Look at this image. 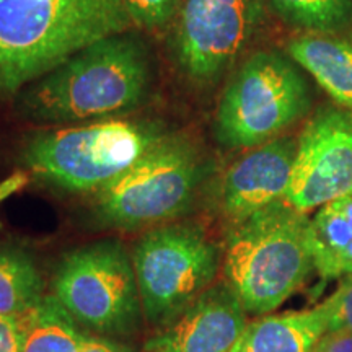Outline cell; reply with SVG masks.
Listing matches in <instances>:
<instances>
[{
	"label": "cell",
	"mask_w": 352,
	"mask_h": 352,
	"mask_svg": "<svg viewBox=\"0 0 352 352\" xmlns=\"http://www.w3.org/2000/svg\"><path fill=\"white\" fill-rule=\"evenodd\" d=\"M43 279L33 259L16 248H0V316L19 318L43 296Z\"/></svg>",
	"instance_id": "17"
},
{
	"label": "cell",
	"mask_w": 352,
	"mask_h": 352,
	"mask_svg": "<svg viewBox=\"0 0 352 352\" xmlns=\"http://www.w3.org/2000/svg\"><path fill=\"white\" fill-rule=\"evenodd\" d=\"M245 308L227 284L210 285L144 352H230L246 328Z\"/></svg>",
	"instance_id": "11"
},
{
	"label": "cell",
	"mask_w": 352,
	"mask_h": 352,
	"mask_svg": "<svg viewBox=\"0 0 352 352\" xmlns=\"http://www.w3.org/2000/svg\"><path fill=\"white\" fill-rule=\"evenodd\" d=\"M20 352H80L85 331L54 296L20 315Z\"/></svg>",
	"instance_id": "16"
},
{
	"label": "cell",
	"mask_w": 352,
	"mask_h": 352,
	"mask_svg": "<svg viewBox=\"0 0 352 352\" xmlns=\"http://www.w3.org/2000/svg\"><path fill=\"white\" fill-rule=\"evenodd\" d=\"M289 23L311 33H329L352 20V0H270Z\"/></svg>",
	"instance_id": "18"
},
{
	"label": "cell",
	"mask_w": 352,
	"mask_h": 352,
	"mask_svg": "<svg viewBox=\"0 0 352 352\" xmlns=\"http://www.w3.org/2000/svg\"><path fill=\"white\" fill-rule=\"evenodd\" d=\"M314 352H352V333L342 329L327 331L316 342Z\"/></svg>",
	"instance_id": "21"
},
{
	"label": "cell",
	"mask_w": 352,
	"mask_h": 352,
	"mask_svg": "<svg viewBox=\"0 0 352 352\" xmlns=\"http://www.w3.org/2000/svg\"><path fill=\"white\" fill-rule=\"evenodd\" d=\"M132 264L145 318L164 328L210 287L220 250L199 226L166 223L140 236Z\"/></svg>",
	"instance_id": "7"
},
{
	"label": "cell",
	"mask_w": 352,
	"mask_h": 352,
	"mask_svg": "<svg viewBox=\"0 0 352 352\" xmlns=\"http://www.w3.org/2000/svg\"><path fill=\"white\" fill-rule=\"evenodd\" d=\"M30 182V176L26 171H15V173L8 176V178L0 182V202L6 201L7 197H10L15 192H19L20 189H23Z\"/></svg>",
	"instance_id": "24"
},
{
	"label": "cell",
	"mask_w": 352,
	"mask_h": 352,
	"mask_svg": "<svg viewBox=\"0 0 352 352\" xmlns=\"http://www.w3.org/2000/svg\"><path fill=\"white\" fill-rule=\"evenodd\" d=\"M263 15V0H182L173 33L178 67L209 83L235 63Z\"/></svg>",
	"instance_id": "9"
},
{
	"label": "cell",
	"mask_w": 352,
	"mask_h": 352,
	"mask_svg": "<svg viewBox=\"0 0 352 352\" xmlns=\"http://www.w3.org/2000/svg\"><path fill=\"white\" fill-rule=\"evenodd\" d=\"M132 21L153 30L168 25L179 10L182 0H122Z\"/></svg>",
	"instance_id": "19"
},
{
	"label": "cell",
	"mask_w": 352,
	"mask_h": 352,
	"mask_svg": "<svg viewBox=\"0 0 352 352\" xmlns=\"http://www.w3.org/2000/svg\"><path fill=\"white\" fill-rule=\"evenodd\" d=\"M352 192V113L321 109L297 142L284 201L308 212Z\"/></svg>",
	"instance_id": "10"
},
{
	"label": "cell",
	"mask_w": 352,
	"mask_h": 352,
	"mask_svg": "<svg viewBox=\"0 0 352 352\" xmlns=\"http://www.w3.org/2000/svg\"><path fill=\"white\" fill-rule=\"evenodd\" d=\"M0 352H20V331L16 318L0 316Z\"/></svg>",
	"instance_id": "22"
},
{
	"label": "cell",
	"mask_w": 352,
	"mask_h": 352,
	"mask_svg": "<svg viewBox=\"0 0 352 352\" xmlns=\"http://www.w3.org/2000/svg\"><path fill=\"white\" fill-rule=\"evenodd\" d=\"M134 23L122 0H0V95Z\"/></svg>",
	"instance_id": "2"
},
{
	"label": "cell",
	"mask_w": 352,
	"mask_h": 352,
	"mask_svg": "<svg viewBox=\"0 0 352 352\" xmlns=\"http://www.w3.org/2000/svg\"><path fill=\"white\" fill-rule=\"evenodd\" d=\"M315 271L324 279L352 274V192L321 206L310 228Z\"/></svg>",
	"instance_id": "15"
},
{
	"label": "cell",
	"mask_w": 352,
	"mask_h": 352,
	"mask_svg": "<svg viewBox=\"0 0 352 352\" xmlns=\"http://www.w3.org/2000/svg\"><path fill=\"white\" fill-rule=\"evenodd\" d=\"M311 219L285 201L233 223L223 250V277L246 314L274 311L315 270Z\"/></svg>",
	"instance_id": "3"
},
{
	"label": "cell",
	"mask_w": 352,
	"mask_h": 352,
	"mask_svg": "<svg viewBox=\"0 0 352 352\" xmlns=\"http://www.w3.org/2000/svg\"><path fill=\"white\" fill-rule=\"evenodd\" d=\"M310 107L305 78L285 57L256 52L227 83L215 113V138L227 148H252L276 139Z\"/></svg>",
	"instance_id": "6"
},
{
	"label": "cell",
	"mask_w": 352,
	"mask_h": 352,
	"mask_svg": "<svg viewBox=\"0 0 352 352\" xmlns=\"http://www.w3.org/2000/svg\"><path fill=\"white\" fill-rule=\"evenodd\" d=\"M287 52L338 104L352 113V41L310 33L292 39Z\"/></svg>",
	"instance_id": "14"
},
{
	"label": "cell",
	"mask_w": 352,
	"mask_h": 352,
	"mask_svg": "<svg viewBox=\"0 0 352 352\" xmlns=\"http://www.w3.org/2000/svg\"><path fill=\"white\" fill-rule=\"evenodd\" d=\"M164 132L155 124L101 120L33 135L23 162L39 178L69 191H100L144 155Z\"/></svg>",
	"instance_id": "5"
},
{
	"label": "cell",
	"mask_w": 352,
	"mask_h": 352,
	"mask_svg": "<svg viewBox=\"0 0 352 352\" xmlns=\"http://www.w3.org/2000/svg\"><path fill=\"white\" fill-rule=\"evenodd\" d=\"M323 307L328 331L342 329L352 333V274L344 276L336 292L323 302Z\"/></svg>",
	"instance_id": "20"
},
{
	"label": "cell",
	"mask_w": 352,
	"mask_h": 352,
	"mask_svg": "<svg viewBox=\"0 0 352 352\" xmlns=\"http://www.w3.org/2000/svg\"><path fill=\"white\" fill-rule=\"evenodd\" d=\"M151 83V52L138 34L124 32L90 44L26 85L19 103L23 116L43 124L108 120L142 104Z\"/></svg>",
	"instance_id": "1"
},
{
	"label": "cell",
	"mask_w": 352,
	"mask_h": 352,
	"mask_svg": "<svg viewBox=\"0 0 352 352\" xmlns=\"http://www.w3.org/2000/svg\"><path fill=\"white\" fill-rule=\"evenodd\" d=\"M328 331L323 303L303 311L266 315L246 324L230 352H314Z\"/></svg>",
	"instance_id": "13"
},
{
	"label": "cell",
	"mask_w": 352,
	"mask_h": 352,
	"mask_svg": "<svg viewBox=\"0 0 352 352\" xmlns=\"http://www.w3.org/2000/svg\"><path fill=\"white\" fill-rule=\"evenodd\" d=\"M80 352H132V349L122 344V342L85 334L80 346Z\"/></svg>",
	"instance_id": "23"
},
{
	"label": "cell",
	"mask_w": 352,
	"mask_h": 352,
	"mask_svg": "<svg viewBox=\"0 0 352 352\" xmlns=\"http://www.w3.org/2000/svg\"><path fill=\"white\" fill-rule=\"evenodd\" d=\"M52 289L78 324L98 334L134 331L144 311L132 258L114 240L69 252L59 263Z\"/></svg>",
	"instance_id": "8"
},
{
	"label": "cell",
	"mask_w": 352,
	"mask_h": 352,
	"mask_svg": "<svg viewBox=\"0 0 352 352\" xmlns=\"http://www.w3.org/2000/svg\"><path fill=\"white\" fill-rule=\"evenodd\" d=\"M206 171L191 139L164 134L129 170L96 191L95 212L101 223L122 230L157 226L186 212Z\"/></svg>",
	"instance_id": "4"
},
{
	"label": "cell",
	"mask_w": 352,
	"mask_h": 352,
	"mask_svg": "<svg viewBox=\"0 0 352 352\" xmlns=\"http://www.w3.org/2000/svg\"><path fill=\"white\" fill-rule=\"evenodd\" d=\"M297 142L277 138L258 145L228 168L222 183V208L233 223L284 201Z\"/></svg>",
	"instance_id": "12"
}]
</instances>
